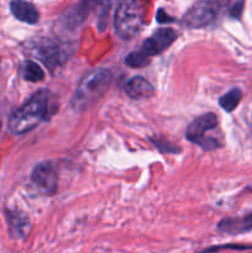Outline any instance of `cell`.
<instances>
[{"label":"cell","mask_w":252,"mask_h":253,"mask_svg":"<svg viewBox=\"0 0 252 253\" xmlns=\"http://www.w3.org/2000/svg\"><path fill=\"white\" fill-rule=\"evenodd\" d=\"M143 26V7L137 1H120L114 16V27L120 39L131 40Z\"/></svg>","instance_id":"cell-4"},{"label":"cell","mask_w":252,"mask_h":253,"mask_svg":"<svg viewBox=\"0 0 252 253\" xmlns=\"http://www.w3.org/2000/svg\"><path fill=\"white\" fill-rule=\"evenodd\" d=\"M56 99L47 89L35 93L22 106L10 115L7 127L14 135H24L46 123L56 113Z\"/></svg>","instance_id":"cell-1"},{"label":"cell","mask_w":252,"mask_h":253,"mask_svg":"<svg viewBox=\"0 0 252 253\" xmlns=\"http://www.w3.org/2000/svg\"><path fill=\"white\" fill-rule=\"evenodd\" d=\"M7 224H9L10 234L17 239H24L27 236L31 229L29 216L20 210H12L6 212Z\"/></svg>","instance_id":"cell-10"},{"label":"cell","mask_w":252,"mask_h":253,"mask_svg":"<svg viewBox=\"0 0 252 253\" xmlns=\"http://www.w3.org/2000/svg\"><path fill=\"white\" fill-rule=\"evenodd\" d=\"M151 63L150 57L145 56L142 52L135 51L128 53L125 57V64L131 67V68H143V67L148 66Z\"/></svg>","instance_id":"cell-15"},{"label":"cell","mask_w":252,"mask_h":253,"mask_svg":"<svg viewBox=\"0 0 252 253\" xmlns=\"http://www.w3.org/2000/svg\"><path fill=\"white\" fill-rule=\"evenodd\" d=\"M21 76L25 81L36 83L44 78V72L36 62L27 59L21 64Z\"/></svg>","instance_id":"cell-13"},{"label":"cell","mask_w":252,"mask_h":253,"mask_svg":"<svg viewBox=\"0 0 252 253\" xmlns=\"http://www.w3.org/2000/svg\"><path fill=\"white\" fill-rule=\"evenodd\" d=\"M10 10H11V14L19 21L26 22L29 25H35L39 22L40 14L37 11L36 6L31 2L15 0V1L10 2Z\"/></svg>","instance_id":"cell-11"},{"label":"cell","mask_w":252,"mask_h":253,"mask_svg":"<svg viewBox=\"0 0 252 253\" xmlns=\"http://www.w3.org/2000/svg\"><path fill=\"white\" fill-rule=\"evenodd\" d=\"M157 21L160 22V24H166V22H174L175 19L174 17L169 16L167 12H165L163 9H160L157 11Z\"/></svg>","instance_id":"cell-18"},{"label":"cell","mask_w":252,"mask_h":253,"mask_svg":"<svg viewBox=\"0 0 252 253\" xmlns=\"http://www.w3.org/2000/svg\"><path fill=\"white\" fill-rule=\"evenodd\" d=\"M225 2L221 1H198L189 7L182 19L183 26L188 29H200L212 24L220 14Z\"/></svg>","instance_id":"cell-5"},{"label":"cell","mask_w":252,"mask_h":253,"mask_svg":"<svg viewBox=\"0 0 252 253\" xmlns=\"http://www.w3.org/2000/svg\"><path fill=\"white\" fill-rule=\"evenodd\" d=\"M219 128V120L214 113H207L198 116L188 125L185 130V138L189 142L202 147L204 151H212L220 148L222 142L219 137L211 135Z\"/></svg>","instance_id":"cell-3"},{"label":"cell","mask_w":252,"mask_h":253,"mask_svg":"<svg viewBox=\"0 0 252 253\" xmlns=\"http://www.w3.org/2000/svg\"><path fill=\"white\" fill-rule=\"evenodd\" d=\"M226 249H232V250H250L252 249V246H245V245H225V246H216L211 247L209 250H205L202 253H210L215 251H220V250H226Z\"/></svg>","instance_id":"cell-16"},{"label":"cell","mask_w":252,"mask_h":253,"mask_svg":"<svg viewBox=\"0 0 252 253\" xmlns=\"http://www.w3.org/2000/svg\"><path fill=\"white\" fill-rule=\"evenodd\" d=\"M242 99V91L239 88H234L219 99V105L224 109L226 113H232Z\"/></svg>","instance_id":"cell-14"},{"label":"cell","mask_w":252,"mask_h":253,"mask_svg":"<svg viewBox=\"0 0 252 253\" xmlns=\"http://www.w3.org/2000/svg\"><path fill=\"white\" fill-rule=\"evenodd\" d=\"M113 82V73L106 68L89 72L77 86L71 105L74 110H85L94 105L108 91Z\"/></svg>","instance_id":"cell-2"},{"label":"cell","mask_w":252,"mask_h":253,"mask_svg":"<svg viewBox=\"0 0 252 253\" xmlns=\"http://www.w3.org/2000/svg\"><path fill=\"white\" fill-rule=\"evenodd\" d=\"M217 230L227 235H240L252 231V211L241 217H227L217 224Z\"/></svg>","instance_id":"cell-9"},{"label":"cell","mask_w":252,"mask_h":253,"mask_svg":"<svg viewBox=\"0 0 252 253\" xmlns=\"http://www.w3.org/2000/svg\"><path fill=\"white\" fill-rule=\"evenodd\" d=\"M125 93L135 100L148 99L155 95V88L146 78L135 76L128 79L125 84Z\"/></svg>","instance_id":"cell-8"},{"label":"cell","mask_w":252,"mask_h":253,"mask_svg":"<svg viewBox=\"0 0 252 253\" xmlns=\"http://www.w3.org/2000/svg\"><path fill=\"white\" fill-rule=\"evenodd\" d=\"M39 57L46 66L54 67L59 64V62L64 61L66 52L62 47H59V44L51 41H44L39 47Z\"/></svg>","instance_id":"cell-12"},{"label":"cell","mask_w":252,"mask_h":253,"mask_svg":"<svg viewBox=\"0 0 252 253\" xmlns=\"http://www.w3.org/2000/svg\"><path fill=\"white\" fill-rule=\"evenodd\" d=\"M177 37L178 34L173 29H168V27L160 29L141 44L140 52H142L147 57L157 56L169 48Z\"/></svg>","instance_id":"cell-7"},{"label":"cell","mask_w":252,"mask_h":253,"mask_svg":"<svg viewBox=\"0 0 252 253\" xmlns=\"http://www.w3.org/2000/svg\"><path fill=\"white\" fill-rule=\"evenodd\" d=\"M31 182L44 195H53L58 187V175L51 162H41L35 166L31 173Z\"/></svg>","instance_id":"cell-6"},{"label":"cell","mask_w":252,"mask_h":253,"mask_svg":"<svg viewBox=\"0 0 252 253\" xmlns=\"http://www.w3.org/2000/svg\"><path fill=\"white\" fill-rule=\"evenodd\" d=\"M0 128H1V121H0Z\"/></svg>","instance_id":"cell-19"},{"label":"cell","mask_w":252,"mask_h":253,"mask_svg":"<svg viewBox=\"0 0 252 253\" xmlns=\"http://www.w3.org/2000/svg\"><path fill=\"white\" fill-rule=\"evenodd\" d=\"M244 6H245L244 1L235 2V4L231 6V9L229 10L230 16L234 17V19H241L242 11H244Z\"/></svg>","instance_id":"cell-17"}]
</instances>
